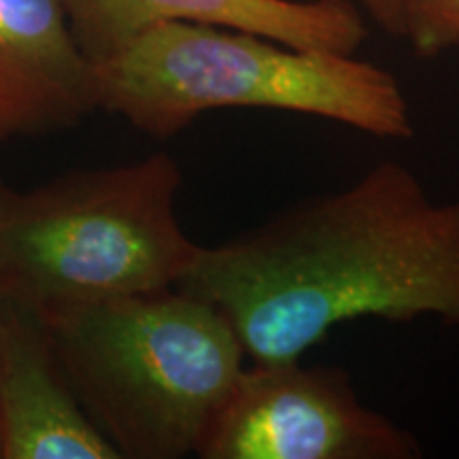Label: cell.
I'll return each mask as SVG.
<instances>
[{"instance_id":"cell-4","label":"cell","mask_w":459,"mask_h":459,"mask_svg":"<svg viewBox=\"0 0 459 459\" xmlns=\"http://www.w3.org/2000/svg\"><path fill=\"white\" fill-rule=\"evenodd\" d=\"M181 187L164 152L32 189L0 179V300L41 315L177 287L203 247L177 215Z\"/></svg>"},{"instance_id":"cell-5","label":"cell","mask_w":459,"mask_h":459,"mask_svg":"<svg viewBox=\"0 0 459 459\" xmlns=\"http://www.w3.org/2000/svg\"><path fill=\"white\" fill-rule=\"evenodd\" d=\"M203 459H417L415 434L370 406L347 370L245 364L204 429Z\"/></svg>"},{"instance_id":"cell-3","label":"cell","mask_w":459,"mask_h":459,"mask_svg":"<svg viewBox=\"0 0 459 459\" xmlns=\"http://www.w3.org/2000/svg\"><path fill=\"white\" fill-rule=\"evenodd\" d=\"M37 317L68 385L122 459L196 455L247 364L220 308L177 287Z\"/></svg>"},{"instance_id":"cell-6","label":"cell","mask_w":459,"mask_h":459,"mask_svg":"<svg viewBox=\"0 0 459 459\" xmlns=\"http://www.w3.org/2000/svg\"><path fill=\"white\" fill-rule=\"evenodd\" d=\"M90 62L164 22L249 30L291 48L355 54L368 37L351 0H62Z\"/></svg>"},{"instance_id":"cell-8","label":"cell","mask_w":459,"mask_h":459,"mask_svg":"<svg viewBox=\"0 0 459 459\" xmlns=\"http://www.w3.org/2000/svg\"><path fill=\"white\" fill-rule=\"evenodd\" d=\"M0 459H122L68 385L41 319L4 300Z\"/></svg>"},{"instance_id":"cell-10","label":"cell","mask_w":459,"mask_h":459,"mask_svg":"<svg viewBox=\"0 0 459 459\" xmlns=\"http://www.w3.org/2000/svg\"><path fill=\"white\" fill-rule=\"evenodd\" d=\"M383 30L402 37V0H359Z\"/></svg>"},{"instance_id":"cell-7","label":"cell","mask_w":459,"mask_h":459,"mask_svg":"<svg viewBox=\"0 0 459 459\" xmlns=\"http://www.w3.org/2000/svg\"><path fill=\"white\" fill-rule=\"evenodd\" d=\"M91 111V62L62 0H0V143L73 128Z\"/></svg>"},{"instance_id":"cell-9","label":"cell","mask_w":459,"mask_h":459,"mask_svg":"<svg viewBox=\"0 0 459 459\" xmlns=\"http://www.w3.org/2000/svg\"><path fill=\"white\" fill-rule=\"evenodd\" d=\"M402 39L423 57L459 45V0H402Z\"/></svg>"},{"instance_id":"cell-1","label":"cell","mask_w":459,"mask_h":459,"mask_svg":"<svg viewBox=\"0 0 459 459\" xmlns=\"http://www.w3.org/2000/svg\"><path fill=\"white\" fill-rule=\"evenodd\" d=\"M177 290L220 308L254 364L300 359L355 319L459 328V198L436 203L409 166L385 160L203 245Z\"/></svg>"},{"instance_id":"cell-11","label":"cell","mask_w":459,"mask_h":459,"mask_svg":"<svg viewBox=\"0 0 459 459\" xmlns=\"http://www.w3.org/2000/svg\"><path fill=\"white\" fill-rule=\"evenodd\" d=\"M0 328H3V300H0Z\"/></svg>"},{"instance_id":"cell-2","label":"cell","mask_w":459,"mask_h":459,"mask_svg":"<svg viewBox=\"0 0 459 459\" xmlns=\"http://www.w3.org/2000/svg\"><path fill=\"white\" fill-rule=\"evenodd\" d=\"M96 111L156 139L220 108L313 115L381 139H411L398 79L355 54L304 49L237 28L164 22L91 62Z\"/></svg>"}]
</instances>
